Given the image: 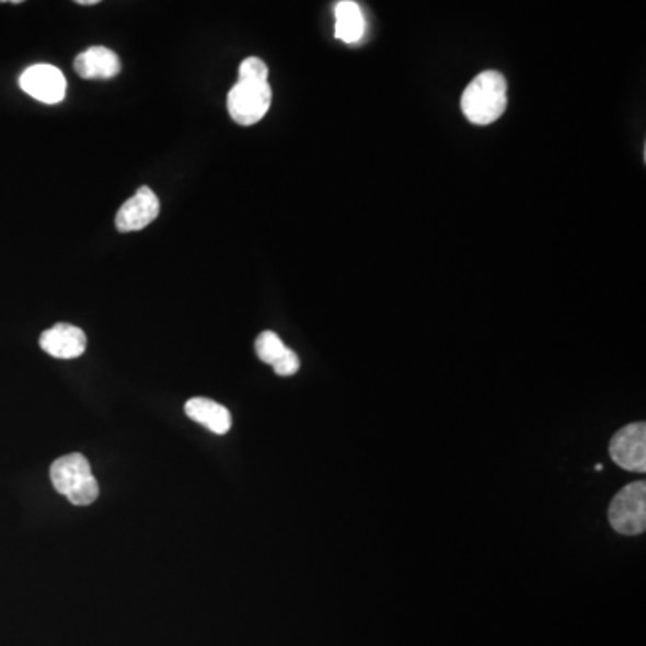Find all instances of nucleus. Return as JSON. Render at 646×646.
I'll return each mask as SVG.
<instances>
[{
  "label": "nucleus",
  "instance_id": "1",
  "mask_svg": "<svg viewBox=\"0 0 646 646\" xmlns=\"http://www.w3.org/2000/svg\"><path fill=\"white\" fill-rule=\"evenodd\" d=\"M507 80L497 70L476 76L462 94V112L473 125L496 123L507 109Z\"/></svg>",
  "mask_w": 646,
  "mask_h": 646
},
{
  "label": "nucleus",
  "instance_id": "2",
  "mask_svg": "<svg viewBox=\"0 0 646 646\" xmlns=\"http://www.w3.org/2000/svg\"><path fill=\"white\" fill-rule=\"evenodd\" d=\"M50 482L56 493L78 507H89L100 496V483L92 474L89 460L80 452L58 458L50 465Z\"/></svg>",
  "mask_w": 646,
  "mask_h": 646
},
{
  "label": "nucleus",
  "instance_id": "3",
  "mask_svg": "<svg viewBox=\"0 0 646 646\" xmlns=\"http://www.w3.org/2000/svg\"><path fill=\"white\" fill-rule=\"evenodd\" d=\"M609 522L622 535H642L646 528V483L623 487L609 507Z\"/></svg>",
  "mask_w": 646,
  "mask_h": 646
},
{
  "label": "nucleus",
  "instance_id": "4",
  "mask_svg": "<svg viewBox=\"0 0 646 646\" xmlns=\"http://www.w3.org/2000/svg\"><path fill=\"white\" fill-rule=\"evenodd\" d=\"M229 114L241 126L257 125L272 106L268 81H239L229 92Z\"/></svg>",
  "mask_w": 646,
  "mask_h": 646
},
{
  "label": "nucleus",
  "instance_id": "5",
  "mask_svg": "<svg viewBox=\"0 0 646 646\" xmlns=\"http://www.w3.org/2000/svg\"><path fill=\"white\" fill-rule=\"evenodd\" d=\"M609 452L616 465L625 471H646V426L645 423L628 424L612 437Z\"/></svg>",
  "mask_w": 646,
  "mask_h": 646
},
{
  "label": "nucleus",
  "instance_id": "6",
  "mask_svg": "<svg viewBox=\"0 0 646 646\" xmlns=\"http://www.w3.org/2000/svg\"><path fill=\"white\" fill-rule=\"evenodd\" d=\"M21 89L33 100L45 105H56L65 97L67 81L64 72L56 69L55 65H33L21 76Z\"/></svg>",
  "mask_w": 646,
  "mask_h": 646
},
{
  "label": "nucleus",
  "instance_id": "7",
  "mask_svg": "<svg viewBox=\"0 0 646 646\" xmlns=\"http://www.w3.org/2000/svg\"><path fill=\"white\" fill-rule=\"evenodd\" d=\"M160 201L150 187H140L131 198L120 207L115 216V227L119 232H139L159 218Z\"/></svg>",
  "mask_w": 646,
  "mask_h": 646
},
{
  "label": "nucleus",
  "instance_id": "8",
  "mask_svg": "<svg viewBox=\"0 0 646 646\" xmlns=\"http://www.w3.org/2000/svg\"><path fill=\"white\" fill-rule=\"evenodd\" d=\"M41 347L53 358H80L86 350V336L80 327H74L70 323H58L42 334Z\"/></svg>",
  "mask_w": 646,
  "mask_h": 646
},
{
  "label": "nucleus",
  "instance_id": "9",
  "mask_svg": "<svg viewBox=\"0 0 646 646\" xmlns=\"http://www.w3.org/2000/svg\"><path fill=\"white\" fill-rule=\"evenodd\" d=\"M74 69L83 80H112L120 72V60L114 50L90 47L76 58Z\"/></svg>",
  "mask_w": 646,
  "mask_h": 646
},
{
  "label": "nucleus",
  "instance_id": "10",
  "mask_svg": "<svg viewBox=\"0 0 646 646\" xmlns=\"http://www.w3.org/2000/svg\"><path fill=\"white\" fill-rule=\"evenodd\" d=\"M185 413L194 423L201 424L216 435H224L232 428V415L229 409L210 399L194 397L185 403Z\"/></svg>",
  "mask_w": 646,
  "mask_h": 646
},
{
  "label": "nucleus",
  "instance_id": "11",
  "mask_svg": "<svg viewBox=\"0 0 646 646\" xmlns=\"http://www.w3.org/2000/svg\"><path fill=\"white\" fill-rule=\"evenodd\" d=\"M365 35L364 13L353 0H342L336 5V38L345 44H356Z\"/></svg>",
  "mask_w": 646,
  "mask_h": 646
},
{
  "label": "nucleus",
  "instance_id": "12",
  "mask_svg": "<svg viewBox=\"0 0 646 646\" xmlns=\"http://www.w3.org/2000/svg\"><path fill=\"white\" fill-rule=\"evenodd\" d=\"M286 348L288 347L282 344V339L272 331H264L263 334H258L257 342H255V353H257L258 359L263 364L274 365L282 356Z\"/></svg>",
  "mask_w": 646,
  "mask_h": 646
},
{
  "label": "nucleus",
  "instance_id": "13",
  "mask_svg": "<svg viewBox=\"0 0 646 646\" xmlns=\"http://www.w3.org/2000/svg\"><path fill=\"white\" fill-rule=\"evenodd\" d=\"M239 81H268V65L258 58H246L239 67Z\"/></svg>",
  "mask_w": 646,
  "mask_h": 646
},
{
  "label": "nucleus",
  "instance_id": "14",
  "mask_svg": "<svg viewBox=\"0 0 646 646\" xmlns=\"http://www.w3.org/2000/svg\"><path fill=\"white\" fill-rule=\"evenodd\" d=\"M275 373L277 376H282V378H288V376H293V373L299 372L300 368V359L297 354L291 350V348H286L284 350L282 356H280L274 365Z\"/></svg>",
  "mask_w": 646,
  "mask_h": 646
},
{
  "label": "nucleus",
  "instance_id": "15",
  "mask_svg": "<svg viewBox=\"0 0 646 646\" xmlns=\"http://www.w3.org/2000/svg\"><path fill=\"white\" fill-rule=\"evenodd\" d=\"M76 4L94 5L100 4L101 0H74Z\"/></svg>",
  "mask_w": 646,
  "mask_h": 646
},
{
  "label": "nucleus",
  "instance_id": "16",
  "mask_svg": "<svg viewBox=\"0 0 646 646\" xmlns=\"http://www.w3.org/2000/svg\"><path fill=\"white\" fill-rule=\"evenodd\" d=\"M0 2H11V4H21V2H25V0H0Z\"/></svg>",
  "mask_w": 646,
  "mask_h": 646
}]
</instances>
